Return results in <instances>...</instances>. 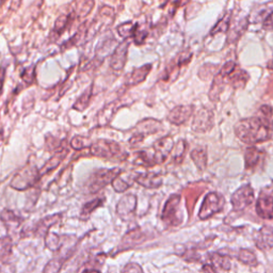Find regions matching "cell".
<instances>
[{"instance_id": "cell-9", "label": "cell", "mask_w": 273, "mask_h": 273, "mask_svg": "<svg viewBox=\"0 0 273 273\" xmlns=\"http://www.w3.org/2000/svg\"><path fill=\"white\" fill-rule=\"evenodd\" d=\"M213 126V113L207 108L200 109L192 122V129L196 132L204 133L209 131Z\"/></svg>"}, {"instance_id": "cell-36", "label": "cell", "mask_w": 273, "mask_h": 273, "mask_svg": "<svg viewBox=\"0 0 273 273\" xmlns=\"http://www.w3.org/2000/svg\"><path fill=\"white\" fill-rule=\"evenodd\" d=\"M102 205V200L100 199H94L92 201H90L84 205V207L80 212V218L81 219H88L91 213H92L95 209L100 207Z\"/></svg>"}, {"instance_id": "cell-21", "label": "cell", "mask_w": 273, "mask_h": 273, "mask_svg": "<svg viewBox=\"0 0 273 273\" xmlns=\"http://www.w3.org/2000/svg\"><path fill=\"white\" fill-rule=\"evenodd\" d=\"M67 155V150L66 149H61L59 150L58 152H57L56 154H53L48 160L46 161V163H45L40 170H39V172H40V175L43 176L45 175L46 173L50 172V171L54 170L58 168L61 162L64 160V158L66 157Z\"/></svg>"}, {"instance_id": "cell-49", "label": "cell", "mask_w": 273, "mask_h": 273, "mask_svg": "<svg viewBox=\"0 0 273 273\" xmlns=\"http://www.w3.org/2000/svg\"><path fill=\"white\" fill-rule=\"evenodd\" d=\"M202 271H206V272H217L218 269L215 268L213 265H204L202 268Z\"/></svg>"}, {"instance_id": "cell-25", "label": "cell", "mask_w": 273, "mask_h": 273, "mask_svg": "<svg viewBox=\"0 0 273 273\" xmlns=\"http://www.w3.org/2000/svg\"><path fill=\"white\" fill-rule=\"evenodd\" d=\"M248 22H249V20L247 18V19L239 20V22H237L235 26L230 25V28H229V30H227V32H229V36H227V42L234 43L239 38H240L247 29Z\"/></svg>"}, {"instance_id": "cell-44", "label": "cell", "mask_w": 273, "mask_h": 273, "mask_svg": "<svg viewBox=\"0 0 273 273\" xmlns=\"http://www.w3.org/2000/svg\"><path fill=\"white\" fill-rule=\"evenodd\" d=\"M21 78L26 84L31 85L34 79H36V74H34V68L33 67H28L26 70L21 73Z\"/></svg>"}, {"instance_id": "cell-39", "label": "cell", "mask_w": 273, "mask_h": 273, "mask_svg": "<svg viewBox=\"0 0 273 273\" xmlns=\"http://www.w3.org/2000/svg\"><path fill=\"white\" fill-rule=\"evenodd\" d=\"M70 22H71L70 15H61L58 19L56 20L53 30L56 31L57 34H58V36H60V34L67 28V26L70 25Z\"/></svg>"}, {"instance_id": "cell-31", "label": "cell", "mask_w": 273, "mask_h": 273, "mask_svg": "<svg viewBox=\"0 0 273 273\" xmlns=\"http://www.w3.org/2000/svg\"><path fill=\"white\" fill-rule=\"evenodd\" d=\"M117 104H118V101H113V102H111V104L105 106V108L101 110V112L99 113V116H98L99 125L104 126V125L108 124L111 121L112 117L115 116V113L118 110Z\"/></svg>"}, {"instance_id": "cell-27", "label": "cell", "mask_w": 273, "mask_h": 273, "mask_svg": "<svg viewBox=\"0 0 273 273\" xmlns=\"http://www.w3.org/2000/svg\"><path fill=\"white\" fill-rule=\"evenodd\" d=\"M261 153L257 147L255 146H251L248 147V150L245 151V155H244V160H245V169H254L261 158Z\"/></svg>"}, {"instance_id": "cell-22", "label": "cell", "mask_w": 273, "mask_h": 273, "mask_svg": "<svg viewBox=\"0 0 273 273\" xmlns=\"http://www.w3.org/2000/svg\"><path fill=\"white\" fill-rule=\"evenodd\" d=\"M0 220L3 221L8 231H14L18 229L22 223V218L10 209H4L2 211V213H0Z\"/></svg>"}, {"instance_id": "cell-7", "label": "cell", "mask_w": 273, "mask_h": 273, "mask_svg": "<svg viewBox=\"0 0 273 273\" xmlns=\"http://www.w3.org/2000/svg\"><path fill=\"white\" fill-rule=\"evenodd\" d=\"M180 200L181 198L179 195H173L169 198L165 205L161 215V219L165 223L171 226H176L183 221V217H181L179 210Z\"/></svg>"}, {"instance_id": "cell-6", "label": "cell", "mask_w": 273, "mask_h": 273, "mask_svg": "<svg viewBox=\"0 0 273 273\" xmlns=\"http://www.w3.org/2000/svg\"><path fill=\"white\" fill-rule=\"evenodd\" d=\"M162 129V123L155 119H145L137 124L135 132L129 139V143L132 145L142 142L146 135L154 134Z\"/></svg>"}, {"instance_id": "cell-28", "label": "cell", "mask_w": 273, "mask_h": 273, "mask_svg": "<svg viewBox=\"0 0 273 273\" xmlns=\"http://www.w3.org/2000/svg\"><path fill=\"white\" fill-rule=\"evenodd\" d=\"M92 95H93V86H90L89 88H87L84 91V93L79 96V98L76 100V102L73 106V109H75L79 112L85 111L90 105V101H91V98H92Z\"/></svg>"}, {"instance_id": "cell-35", "label": "cell", "mask_w": 273, "mask_h": 273, "mask_svg": "<svg viewBox=\"0 0 273 273\" xmlns=\"http://www.w3.org/2000/svg\"><path fill=\"white\" fill-rule=\"evenodd\" d=\"M187 150V142L185 140H179L176 145H174L172 150V158L176 163H181L185 157Z\"/></svg>"}, {"instance_id": "cell-13", "label": "cell", "mask_w": 273, "mask_h": 273, "mask_svg": "<svg viewBox=\"0 0 273 273\" xmlns=\"http://www.w3.org/2000/svg\"><path fill=\"white\" fill-rule=\"evenodd\" d=\"M152 71V64H144L140 67H137L132 70L129 74L126 75L124 80V85L126 87H135L143 83L147 75Z\"/></svg>"}, {"instance_id": "cell-10", "label": "cell", "mask_w": 273, "mask_h": 273, "mask_svg": "<svg viewBox=\"0 0 273 273\" xmlns=\"http://www.w3.org/2000/svg\"><path fill=\"white\" fill-rule=\"evenodd\" d=\"M152 147L154 150L156 163L157 165L163 163L167 160L169 155L172 153V150L174 147V140L172 137L167 135L156 141Z\"/></svg>"}, {"instance_id": "cell-12", "label": "cell", "mask_w": 273, "mask_h": 273, "mask_svg": "<svg viewBox=\"0 0 273 273\" xmlns=\"http://www.w3.org/2000/svg\"><path fill=\"white\" fill-rule=\"evenodd\" d=\"M193 106L192 105H179L174 107L169 112L168 121L173 125H183L186 123L192 116Z\"/></svg>"}, {"instance_id": "cell-30", "label": "cell", "mask_w": 273, "mask_h": 273, "mask_svg": "<svg viewBox=\"0 0 273 273\" xmlns=\"http://www.w3.org/2000/svg\"><path fill=\"white\" fill-rule=\"evenodd\" d=\"M226 77L220 75L219 73L215 75L214 79H213V83H212V86L210 88V91H209V98L211 100H218L219 99V96L221 94V92L224 89V81H225Z\"/></svg>"}, {"instance_id": "cell-34", "label": "cell", "mask_w": 273, "mask_h": 273, "mask_svg": "<svg viewBox=\"0 0 273 273\" xmlns=\"http://www.w3.org/2000/svg\"><path fill=\"white\" fill-rule=\"evenodd\" d=\"M238 259L240 260L242 264L251 267H255L258 264L255 254L251 251V250L248 249H240V251H239L238 254Z\"/></svg>"}, {"instance_id": "cell-24", "label": "cell", "mask_w": 273, "mask_h": 273, "mask_svg": "<svg viewBox=\"0 0 273 273\" xmlns=\"http://www.w3.org/2000/svg\"><path fill=\"white\" fill-rule=\"evenodd\" d=\"M227 79H229V83L231 84V86L235 89H242L244 88V86L247 85L248 80H249V74L245 71L242 70H238L235 71L227 76Z\"/></svg>"}, {"instance_id": "cell-23", "label": "cell", "mask_w": 273, "mask_h": 273, "mask_svg": "<svg viewBox=\"0 0 273 273\" xmlns=\"http://www.w3.org/2000/svg\"><path fill=\"white\" fill-rule=\"evenodd\" d=\"M134 163L139 166H143V167H153L157 165L153 147L137 152Z\"/></svg>"}, {"instance_id": "cell-50", "label": "cell", "mask_w": 273, "mask_h": 273, "mask_svg": "<svg viewBox=\"0 0 273 273\" xmlns=\"http://www.w3.org/2000/svg\"><path fill=\"white\" fill-rule=\"evenodd\" d=\"M189 2H190V0H174V2H173V6H174L175 9H176V8H178V7H181V6H184V5L188 4Z\"/></svg>"}, {"instance_id": "cell-16", "label": "cell", "mask_w": 273, "mask_h": 273, "mask_svg": "<svg viewBox=\"0 0 273 273\" xmlns=\"http://www.w3.org/2000/svg\"><path fill=\"white\" fill-rule=\"evenodd\" d=\"M256 213L263 219H273V197L261 193L256 201Z\"/></svg>"}, {"instance_id": "cell-51", "label": "cell", "mask_w": 273, "mask_h": 273, "mask_svg": "<svg viewBox=\"0 0 273 273\" xmlns=\"http://www.w3.org/2000/svg\"><path fill=\"white\" fill-rule=\"evenodd\" d=\"M267 67L269 68V70H273V58L268 62L267 64Z\"/></svg>"}, {"instance_id": "cell-42", "label": "cell", "mask_w": 273, "mask_h": 273, "mask_svg": "<svg viewBox=\"0 0 273 273\" xmlns=\"http://www.w3.org/2000/svg\"><path fill=\"white\" fill-rule=\"evenodd\" d=\"M62 264L63 263L60 259L53 258L46 265V267L44 268V272H58L61 270Z\"/></svg>"}, {"instance_id": "cell-19", "label": "cell", "mask_w": 273, "mask_h": 273, "mask_svg": "<svg viewBox=\"0 0 273 273\" xmlns=\"http://www.w3.org/2000/svg\"><path fill=\"white\" fill-rule=\"evenodd\" d=\"M135 181L139 185L147 189H157L163 184L161 175L154 172H147L143 174H139L135 177Z\"/></svg>"}, {"instance_id": "cell-47", "label": "cell", "mask_w": 273, "mask_h": 273, "mask_svg": "<svg viewBox=\"0 0 273 273\" xmlns=\"http://www.w3.org/2000/svg\"><path fill=\"white\" fill-rule=\"evenodd\" d=\"M263 28L266 30H273V12L264 20Z\"/></svg>"}, {"instance_id": "cell-5", "label": "cell", "mask_w": 273, "mask_h": 273, "mask_svg": "<svg viewBox=\"0 0 273 273\" xmlns=\"http://www.w3.org/2000/svg\"><path fill=\"white\" fill-rule=\"evenodd\" d=\"M41 175L37 168L27 167L19 171V172L13 177L12 181H11V187H13L14 189L19 191L27 190L33 185H36Z\"/></svg>"}, {"instance_id": "cell-26", "label": "cell", "mask_w": 273, "mask_h": 273, "mask_svg": "<svg viewBox=\"0 0 273 273\" xmlns=\"http://www.w3.org/2000/svg\"><path fill=\"white\" fill-rule=\"evenodd\" d=\"M191 159L193 162L196 163L197 168L200 171H204L207 167V151L204 147H198V149H195L191 154Z\"/></svg>"}, {"instance_id": "cell-46", "label": "cell", "mask_w": 273, "mask_h": 273, "mask_svg": "<svg viewBox=\"0 0 273 273\" xmlns=\"http://www.w3.org/2000/svg\"><path fill=\"white\" fill-rule=\"evenodd\" d=\"M6 67L2 66L0 67V95L3 94V90H4V85L6 80Z\"/></svg>"}, {"instance_id": "cell-18", "label": "cell", "mask_w": 273, "mask_h": 273, "mask_svg": "<svg viewBox=\"0 0 273 273\" xmlns=\"http://www.w3.org/2000/svg\"><path fill=\"white\" fill-rule=\"evenodd\" d=\"M144 240H145V236L143 232L140 229H134L128 232L123 237L119 248L121 251H123V250H128V249L139 245Z\"/></svg>"}, {"instance_id": "cell-41", "label": "cell", "mask_w": 273, "mask_h": 273, "mask_svg": "<svg viewBox=\"0 0 273 273\" xmlns=\"http://www.w3.org/2000/svg\"><path fill=\"white\" fill-rule=\"evenodd\" d=\"M120 176H121V174L119 176H117L115 179H113L111 185H112V187H113V189H115L116 192L122 193L124 191H126L129 188L130 185L125 179H122Z\"/></svg>"}, {"instance_id": "cell-1", "label": "cell", "mask_w": 273, "mask_h": 273, "mask_svg": "<svg viewBox=\"0 0 273 273\" xmlns=\"http://www.w3.org/2000/svg\"><path fill=\"white\" fill-rule=\"evenodd\" d=\"M273 124L271 119L249 118L236 123L234 131L237 138L241 142L254 145L265 142L271 138Z\"/></svg>"}, {"instance_id": "cell-37", "label": "cell", "mask_w": 273, "mask_h": 273, "mask_svg": "<svg viewBox=\"0 0 273 273\" xmlns=\"http://www.w3.org/2000/svg\"><path fill=\"white\" fill-rule=\"evenodd\" d=\"M137 25H138V24H132L131 21L124 22V24L120 25L117 28L118 33L120 34V37H122L123 39L128 40L129 38H132L133 37L135 28H137Z\"/></svg>"}, {"instance_id": "cell-33", "label": "cell", "mask_w": 273, "mask_h": 273, "mask_svg": "<svg viewBox=\"0 0 273 273\" xmlns=\"http://www.w3.org/2000/svg\"><path fill=\"white\" fill-rule=\"evenodd\" d=\"M45 243L51 251H59L63 245V239L58 234L48 232L47 235L45 236Z\"/></svg>"}, {"instance_id": "cell-17", "label": "cell", "mask_w": 273, "mask_h": 273, "mask_svg": "<svg viewBox=\"0 0 273 273\" xmlns=\"http://www.w3.org/2000/svg\"><path fill=\"white\" fill-rule=\"evenodd\" d=\"M61 219H62L61 213L50 214V215H47V217L41 219L39 221V223L37 224V226L34 227V230H33L34 235L39 236V237H45L47 235L50 227L56 225L57 223H59L61 221Z\"/></svg>"}, {"instance_id": "cell-2", "label": "cell", "mask_w": 273, "mask_h": 273, "mask_svg": "<svg viewBox=\"0 0 273 273\" xmlns=\"http://www.w3.org/2000/svg\"><path fill=\"white\" fill-rule=\"evenodd\" d=\"M120 174H122V170L120 168L97 170L90 176L87 188L90 193H97L111 184L113 179Z\"/></svg>"}, {"instance_id": "cell-4", "label": "cell", "mask_w": 273, "mask_h": 273, "mask_svg": "<svg viewBox=\"0 0 273 273\" xmlns=\"http://www.w3.org/2000/svg\"><path fill=\"white\" fill-rule=\"evenodd\" d=\"M121 145L109 139H98L92 142L90 146L91 155L100 158H113L121 154Z\"/></svg>"}, {"instance_id": "cell-8", "label": "cell", "mask_w": 273, "mask_h": 273, "mask_svg": "<svg viewBox=\"0 0 273 273\" xmlns=\"http://www.w3.org/2000/svg\"><path fill=\"white\" fill-rule=\"evenodd\" d=\"M255 201V195L252 186L244 185L237 189L232 196L231 202L233 208L236 211H242L248 208L250 205H252Z\"/></svg>"}, {"instance_id": "cell-40", "label": "cell", "mask_w": 273, "mask_h": 273, "mask_svg": "<svg viewBox=\"0 0 273 273\" xmlns=\"http://www.w3.org/2000/svg\"><path fill=\"white\" fill-rule=\"evenodd\" d=\"M230 25H231V16L227 15L224 18H222L218 24L212 28L210 34L211 36H214V34H217L219 32H227V30L230 28Z\"/></svg>"}, {"instance_id": "cell-32", "label": "cell", "mask_w": 273, "mask_h": 273, "mask_svg": "<svg viewBox=\"0 0 273 273\" xmlns=\"http://www.w3.org/2000/svg\"><path fill=\"white\" fill-rule=\"evenodd\" d=\"M13 240L10 236H5L0 239V261H6L12 255Z\"/></svg>"}, {"instance_id": "cell-38", "label": "cell", "mask_w": 273, "mask_h": 273, "mask_svg": "<svg viewBox=\"0 0 273 273\" xmlns=\"http://www.w3.org/2000/svg\"><path fill=\"white\" fill-rule=\"evenodd\" d=\"M91 144H92V141H91L88 137L83 135H76L71 141V146L76 151L85 150L87 147H90Z\"/></svg>"}, {"instance_id": "cell-3", "label": "cell", "mask_w": 273, "mask_h": 273, "mask_svg": "<svg viewBox=\"0 0 273 273\" xmlns=\"http://www.w3.org/2000/svg\"><path fill=\"white\" fill-rule=\"evenodd\" d=\"M225 204L224 198L217 192H210L205 197L204 202L199 211V218L201 220H207L215 213L220 212Z\"/></svg>"}, {"instance_id": "cell-29", "label": "cell", "mask_w": 273, "mask_h": 273, "mask_svg": "<svg viewBox=\"0 0 273 273\" xmlns=\"http://www.w3.org/2000/svg\"><path fill=\"white\" fill-rule=\"evenodd\" d=\"M211 264L218 270L229 271L232 268V260L229 256L221 255L219 253H211L209 256Z\"/></svg>"}, {"instance_id": "cell-43", "label": "cell", "mask_w": 273, "mask_h": 273, "mask_svg": "<svg viewBox=\"0 0 273 273\" xmlns=\"http://www.w3.org/2000/svg\"><path fill=\"white\" fill-rule=\"evenodd\" d=\"M235 68H236V63L234 61H227L221 68L219 70V74L226 77L229 75H231L234 71H235Z\"/></svg>"}, {"instance_id": "cell-45", "label": "cell", "mask_w": 273, "mask_h": 273, "mask_svg": "<svg viewBox=\"0 0 273 273\" xmlns=\"http://www.w3.org/2000/svg\"><path fill=\"white\" fill-rule=\"evenodd\" d=\"M123 272H142L143 269L138 264H128L125 266L122 270Z\"/></svg>"}, {"instance_id": "cell-11", "label": "cell", "mask_w": 273, "mask_h": 273, "mask_svg": "<svg viewBox=\"0 0 273 273\" xmlns=\"http://www.w3.org/2000/svg\"><path fill=\"white\" fill-rule=\"evenodd\" d=\"M129 48V42L126 40L119 44L118 47L113 51L110 59V67L115 71H122L127 61V54Z\"/></svg>"}, {"instance_id": "cell-14", "label": "cell", "mask_w": 273, "mask_h": 273, "mask_svg": "<svg viewBox=\"0 0 273 273\" xmlns=\"http://www.w3.org/2000/svg\"><path fill=\"white\" fill-rule=\"evenodd\" d=\"M254 242L261 251H268L273 248V229L265 225L255 234Z\"/></svg>"}, {"instance_id": "cell-20", "label": "cell", "mask_w": 273, "mask_h": 273, "mask_svg": "<svg viewBox=\"0 0 273 273\" xmlns=\"http://www.w3.org/2000/svg\"><path fill=\"white\" fill-rule=\"evenodd\" d=\"M272 12H273V4L268 3L265 5H258L253 8L251 14L248 17V20L250 22H252V24H256V22L264 21Z\"/></svg>"}, {"instance_id": "cell-15", "label": "cell", "mask_w": 273, "mask_h": 273, "mask_svg": "<svg viewBox=\"0 0 273 273\" xmlns=\"http://www.w3.org/2000/svg\"><path fill=\"white\" fill-rule=\"evenodd\" d=\"M137 208V197L133 195L124 196L117 205V213L122 219H127L132 215Z\"/></svg>"}, {"instance_id": "cell-48", "label": "cell", "mask_w": 273, "mask_h": 273, "mask_svg": "<svg viewBox=\"0 0 273 273\" xmlns=\"http://www.w3.org/2000/svg\"><path fill=\"white\" fill-rule=\"evenodd\" d=\"M260 112L263 113L264 118H267V119H271L272 118V108L268 105H265V106H261L260 107Z\"/></svg>"}]
</instances>
